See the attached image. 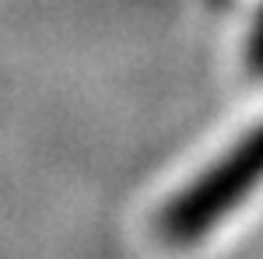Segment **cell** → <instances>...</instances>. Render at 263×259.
Masks as SVG:
<instances>
[{"instance_id":"6da1fadb","label":"cell","mask_w":263,"mask_h":259,"mask_svg":"<svg viewBox=\"0 0 263 259\" xmlns=\"http://www.w3.org/2000/svg\"><path fill=\"white\" fill-rule=\"evenodd\" d=\"M263 182V123L249 130L235 147L224 151L211 168H203L190 189L165 207L162 235L168 242H197L214 224H221L235 203L253 196V189Z\"/></svg>"},{"instance_id":"7a4b0ae2","label":"cell","mask_w":263,"mask_h":259,"mask_svg":"<svg viewBox=\"0 0 263 259\" xmlns=\"http://www.w3.org/2000/svg\"><path fill=\"white\" fill-rule=\"evenodd\" d=\"M256 53H260V60H263V28H260V35H256Z\"/></svg>"}]
</instances>
